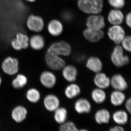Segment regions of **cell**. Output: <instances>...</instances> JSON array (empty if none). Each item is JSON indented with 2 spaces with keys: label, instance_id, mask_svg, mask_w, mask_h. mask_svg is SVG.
<instances>
[{
  "label": "cell",
  "instance_id": "cell-15",
  "mask_svg": "<svg viewBox=\"0 0 131 131\" xmlns=\"http://www.w3.org/2000/svg\"><path fill=\"white\" fill-rule=\"evenodd\" d=\"M62 75L64 79L69 82H74L78 75L77 68L72 64L65 65L62 69Z\"/></svg>",
  "mask_w": 131,
  "mask_h": 131
},
{
  "label": "cell",
  "instance_id": "cell-32",
  "mask_svg": "<svg viewBox=\"0 0 131 131\" xmlns=\"http://www.w3.org/2000/svg\"><path fill=\"white\" fill-rule=\"evenodd\" d=\"M122 48L124 50L129 52L131 51V37L130 36H125L122 39L121 43Z\"/></svg>",
  "mask_w": 131,
  "mask_h": 131
},
{
  "label": "cell",
  "instance_id": "cell-4",
  "mask_svg": "<svg viewBox=\"0 0 131 131\" xmlns=\"http://www.w3.org/2000/svg\"><path fill=\"white\" fill-rule=\"evenodd\" d=\"M29 38L30 37L25 33H17L10 41V45L12 49L16 51L26 50L29 47Z\"/></svg>",
  "mask_w": 131,
  "mask_h": 131
},
{
  "label": "cell",
  "instance_id": "cell-16",
  "mask_svg": "<svg viewBox=\"0 0 131 131\" xmlns=\"http://www.w3.org/2000/svg\"><path fill=\"white\" fill-rule=\"evenodd\" d=\"M29 44V47L32 50L38 51L44 48L46 41L40 33H35L30 37Z\"/></svg>",
  "mask_w": 131,
  "mask_h": 131
},
{
  "label": "cell",
  "instance_id": "cell-18",
  "mask_svg": "<svg viewBox=\"0 0 131 131\" xmlns=\"http://www.w3.org/2000/svg\"><path fill=\"white\" fill-rule=\"evenodd\" d=\"M93 81L97 88L101 89H106L110 86V78L103 72L96 73L94 78Z\"/></svg>",
  "mask_w": 131,
  "mask_h": 131
},
{
  "label": "cell",
  "instance_id": "cell-40",
  "mask_svg": "<svg viewBox=\"0 0 131 131\" xmlns=\"http://www.w3.org/2000/svg\"><path fill=\"white\" fill-rule=\"evenodd\" d=\"M2 78L0 74V87L1 86L2 84Z\"/></svg>",
  "mask_w": 131,
  "mask_h": 131
},
{
  "label": "cell",
  "instance_id": "cell-8",
  "mask_svg": "<svg viewBox=\"0 0 131 131\" xmlns=\"http://www.w3.org/2000/svg\"><path fill=\"white\" fill-rule=\"evenodd\" d=\"M39 80L42 86L48 89L54 88L57 82L56 75L49 71H44L42 72L39 76Z\"/></svg>",
  "mask_w": 131,
  "mask_h": 131
},
{
  "label": "cell",
  "instance_id": "cell-6",
  "mask_svg": "<svg viewBox=\"0 0 131 131\" xmlns=\"http://www.w3.org/2000/svg\"><path fill=\"white\" fill-rule=\"evenodd\" d=\"M26 26L28 30L31 32L35 33H39L45 28V22L41 16L31 14L27 19Z\"/></svg>",
  "mask_w": 131,
  "mask_h": 131
},
{
  "label": "cell",
  "instance_id": "cell-7",
  "mask_svg": "<svg viewBox=\"0 0 131 131\" xmlns=\"http://www.w3.org/2000/svg\"><path fill=\"white\" fill-rule=\"evenodd\" d=\"M108 36L109 39L116 45L120 44L125 37V32L121 25H112L108 28Z\"/></svg>",
  "mask_w": 131,
  "mask_h": 131
},
{
  "label": "cell",
  "instance_id": "cell-9",
  "mask_svg": "<svg viewBox=\"0 0 131 131\" xmlns=\"http://www.w3.org/2000/svg\"><path fill=\"white\" fill-rule=\"evenodd\" d=\"M87 28L102 30L105 26V18L102 15L99 14H91L86 20Z\"/></svg>",
  "mask_w": 131,
  "mask_h": 131
},
{
  "label": "cell",
  "instance_id": "cell-2",
  "mask_svg": "<svg viewBox=\"0 0 131 131\" xmlns=\"http://www.w3.org/2000/svg\"><path fill=\"white\" fill-rule=\"evenodd\" d=\"M46 52L59 56L68 57L71 54L72 48L68 42L60 40L53 42L50 45Z\"/></svg>",
  "mask_w": 131,
  "mask_h": 131
},
{
  "label": "cell",
  "instance_id": "cell-38",
  "mask_svg": "<svg viewBox=\"0 0 131 131\" xmlns=\"http://www.w3.org/2000/svg\"><path fill=\"white\" fill-rule=\"evenodd\" d=\"M74 131H89L88 129H78L77 128Z\"/></svg>",
  "mask_w": 131,
  "mask_h": 131
},
{
  "label": "cell",
  "instance_id": "cell-12",
  "mask_svg": "<svg viewBox=\"0 0 131 131\" xmlns=\"http://www.w3.org/2000/svg\"><path fill=\"white\" fill-rule=\"evenodd\" d=\"M110 86L114 90L124 91L127 89L128 84L124 77L120 74L113 75L110 78Z\"/></svg>",
  "mask_w": 131,
  "mask_h": 131
},
{
  "label": "cell",
  "instance_id": "cell-30",
  "mask_svg": "<svg viewBox=\"0 0 131 131\" xmlns=\"http://www.w3.org/2000/svg\"><path fill=\"white\" fill-rule=\"evenodd\" d=\"M91 14H100L103 8V0H91Z\"/></svg>",
  "mask_w": 131,
  "mask_h": 131
},
{
  "label": "cell",
  "instance_id": "cell-11",
  "mask_svg": "<svg viewBox=\"0 0 131 131\" xmlns=\"http://www.w3.org/2000/svg\"><path fill=\"white\" fill-rule=\"evenodd\" d=\"M43 104L46 110L50 112H54L60 107V101L59 98L54 94L47 95L43 100Z\"/></svg>",
  "mask_w": 131,
  "mask_h": 131
},
{
  "label": "cell",
  "instance_id": "cell-27",
  "mask_svg": "<svg viewBox=\"0 0 131 131\" xmlns=\"http://www.w3.org/2000/svg\"><path fill=\"white\" fill-rule=\"evenodd\" d=\"M91 97L95 103L98 104H102L106 100V94L104 90L96 88L92 90Z\"/></svg>",
  "mask_w": 131,
  "mask_h": 131
},
{
  "label": "cell",
  "instance_id": "cell-5",
  "mask_svg": "<svg viewBox=\"0 0 131 131\" xmlns=\"http://www.w3.org/2000/svg\"><path fill=\"white\" fill-rule=\"evenodd\" d=\"M45 60L47 67L52 70H61L66 65L65 61L61 56L47 52L45 54Z\"/></svg>",
  "mask_w": 131,
  "mask_h": 131
},
{
  "label": "cell",
  "instance_id": "cell-36",
  "mask_svg": "<svg viewBox=\"0 0 131 131\" xmlns=\"http://www.w3.org/2000/svg\"><path fill=\"white\" fill-rule=\"evenodd\" d=\"M108 131H125L122 126L119 125L111 127Z\"/></svg>",
  "mask_w": 131,
  "mask_h": 131
},
{
  "label": "cell",
  "instance_id": "cell-13",
  "mask_svg": "<svg viewBox=\"0 0 131 131\" xmlns=\"http://www.w3.org/2000/svg\"><path fill=\"white\" fill-rule=\"evenodd\" d=\"M28 114V110L25 107L18 105L12 109L11 115L12 119L15 122L21 123L26 119Z\"/></svg>",
  "mask_w": 131,
  "mask_h": 131
},
{
  "label": "cell",
  "instance_id": "cell-35",
  "mask_svg": "<svg viewBox=\"0 0 131 131\" xmlns=\"http://www.w3.org/2000/svg\"><path fill=\"white\" fill-rule=\"evenodd\" d=\"M126 24L127 26L129 27L130 28L131 27V13L129 12L125 16Z\"/></svg>",
  "mask_w": 131,
  "mask_h": 131
},
{
  "label": "cell",
  "instance_id": "cell-28",
  "mask_svg": "<svg viewBox=\"0 0 131 131\" xmlns=\"http://www.w3.org/2000/svg\"><path fill=\"white\" fill-rule=\"evenodd\" d=\"M26 97L30 103L35 104L40 101L41 94L38 90L32 88L27 90L26 93Z\"/></svg>",
  "mask_w": 131,
  "mask_h": 131
},
{
  "label": "cell",
  "instance_id": "cell-10",
  "mask_svg": "<svg viewBox=\"0 0 131 131\" xmlns=\"http://www.w3.org/2000/svg\"><path fill=\"white\" fill-rule=\"evenodd\" d=\"M45 28L49 35L53 37H57L61 35L64 30L62 23L57 19H52L50 20Z\"/></svg>",
  "mask_w": 131,
  "mask_h": 131
},
{
  "label": "cell",
  "instance_id": "cell-22",
  "mask_svg": "<svg viewBox=\"0 0 131 131\" xmlns=\"http://www.w3.org/2000/svg\"><path fill=\"white\" fill-rule=\"evenodd\" d=\"M112 118L117 125L121 126L126 125L129 119L127 112L122 110H117L114 112L112 115Z\"/></svg>",
  "mask_w": 131,
  "mask_h": 131
},
{
  "label": "cell",
  "instance_id": "cell-14",
  "mask_svg": "<svg viewBox=\"0 0 131 131\" xmlns=\"http://www.w3.org/2000/svg\"><path fill=\"white\" fill-rule=\"evenodd\" d=\"M83 36L88 41L91 43H96L103 38L104 32L102 30L87 28L83 31Z\"/></svg>",
  "mask_w": 131,
  "mask_h": 131
},
{
  "label": "cell",
  "instance_id": "cell-23",
  "mask_svg": "<svg viewBox=\"0 0 131 131\" xmlns=\"http://www.w3.org/2000/svg\"><path fill=\"white\" fill-rule=\"evenodd\" d=\"M81 88L74 83H71L64 89V95L68 99L72 100L79 96L81 93Z\"/></svg>",
  "mask_w": 131,
  "mask_h": 131
},
{
  "label": "cell",
  "instance_id": "cell-39",
  "mask_svg": "<svg viewBox=\"0 0 131 131\" xmlns=\"http://www.w3.org/2000/svg\"><path fill=\"white\" fill-rule=\"evenodd\" d=\"M27 2L30 3H33L35 2L36 0H25Z\"/></svg>",
  "mask_w": 131,
  "mask_h": 131
},
{
  "label": "cell",
  "instance_id": "cell-19",
  "mask_svg": "<svg viewBox=\"0 0 131 131\" xmlns=\"http://www.w3.org/2000/svg\"><path fill=\"white\" fill-rule=\"evenodd\" d=\"M107 19L112 25H121L124 22L125 17L120 9L114 8L108 13Z\"/></svg>",
  "mask_w": 131,
  "mask_h": 131
},
{
  "label": "cell",
  "instance_id": "cell-1",
  "mask_svg": "<svg viewBox=\"0 0 131 131\" xmlns=\"http://www.w3.org/2000/svg\"><path fill=\"white\" fill-rule=\"evenodd\" d=\"M110 59L113 64L119 68L127 65L130 61L129 57L124 54V50L119 45H117L113 49Z\"/></svg>",
  "mask_w": 131,
  "mask_h": 131
},
{
  "label": "cell",
  "instance_id": "cell-31",
  "mask_svg": "<svg viewBox=\"0 0 131 131\" xmlns=\"http://www.w3.org/2000/svg\"><path fill=\"white\" fill-rule=\"evenodd\" d=\"M77 128L74 122L67 121L60 125L58 131H74Z\"/></svg>",
  "mask_w": 131,
  "mask_h": 131
},
{
  "label": "cell",
  "instance_id": "cell-25",
  "mask_svg": "<svg viewBox=\"0 0 131 131\" xmlns=\"http://www.w3.org/2000/svg\"><path fill=\"white\" fill-rule=\"evenodd\" d=\"M54 113V120L57 124L60 125L67 121L68 111L65 107H59Z\"/></svg>",
  "mask_w": 131,
  "mask_h": 131
},
{
  "label": "cell",
  "instance_id": "cell-29",
  "mask_svg": "<svg viewBox=\"0 0 131 131\" xmlns=\"http://www.w3.org/2000/svg\"><path fill=\"white\" fill-rule=\"evenodd\" d=\"M77 6L79 9L87 14H91V0H78Z\"/></svg>",
  "mask_w": 131,
  "mask_h": 131
},
{
  "label": "cell",
  "instance_id": "cell-21",
  "mask_svg": "<svg viewBox=\"0 0 131 131\" xmlns=\"http://www.w3.org/2000/svg\"><path fill=\"white\" fill-rule=\"evenodd\" d=\"M109 111L106 108H101L97 110L94 114L95 122L99 125L108 124L111 119Z\"/></svg>",
  "mask_w": 131,
  "mask_h": 131
},
{
  "label": "cell",
  "instance_id": "cell-3",
  "mask_svg": "<svg viewBox=\"0 0 131 131\" xmlns=\"http://www.w3.org/2000/svg\"><path fill=\"white\" fill-rule=\"evenodd\" d=\"M19 62L16 58L8 56L4 59L1 63L2 70L3 73L8 75L17 74L19 70Z\"/></svg>",
  "mask_w": 131,
  "mask_h": 131
},
{
  "label": "cell",
  "instance_id": "cell-34",
  "mask_svg": "<svg viewBox=\"0 0 131 131\" xmlns=\"http://www.w3.org/2000/svg\"><path fill=\"white\" fill-rule=\"evenodd\" d=\"M125 106L127 112L130 114L131 112V98L130 97L127 99L125 102Z\"/></svg>",
  "mask_w": 131,
  "mask_h": 131
},
{
  "label": "cell",
  "instance_id": "cell-41",
  "mask_svg": "<svg viewBox=\"0 0 131 131\" xmlns=\"http://www.w3.org/2000/svg\"><path fill=\"white\" fill-rule=\"evenodd\" d=\"M3 38L1 37H0V38ZM12 39H8V38H6V40H8V41H11V40H12Z\"/></svg>",
  "mask_w": 131,
  "mask_h": 131
},
{
  "label": "cell",
  "instance_id": "cell-20",
  "mask_svg": "<svg viewBox=\"0 0 131 131\" xmlns=\"http://www.w3.org/2000/svg\"><path fill=\"white\" fill-rule=\"evenodd\" d=\"M86 67L95 73L101 72L103 64L101 59L98 57L91 56L89 58L86 63Z\"/></svg>",
  "mask_w": 131,
  "mask_h": 131
},
{
  "label": "cell",
  "instance_id": "cell-37",
  "mask_svg": "<svg viewBox=\"0 0 131 131\" xmlns=\"http://www.w3.org/2000/svg\"><path fill=\"white\" fill-rule=\"evenodd\" d=\"M62 15L63 18L65 20H70L72 18V16H71V14L70 13H68V12L64 13Z\"/></svg>",
  "mask_w": 131,
  "mask_h": 131
},
{
  "label": "cell",
  "instance_id": "cell-24",
  "mask_svg": "<svg viewBox=\"0 0 131 131\" xmlns=\"http://www.w3.org/2000/svg\"><path fill=\"white\" fill-rule=\"evenodd\" d=\"M126 95L123 91L114 90L110 95V103L114 106H119L125 102Z\"/></svg>",
  "mask_w": 131,
  "mask_h": 131
},
{
  "label": "cell",
  "instance_id": "cell-33",
  "mask_svg": "<svg viewBox=\"0 0 131 131\" xmlns=\"http://www.w3.org/2000/svg\"><path fill=\"white\" fill-rule=\"evenodd\" d=\"M109 5L114 9H121L125 5V0H107Z\"/></svg>",
  "mask_w": 131,
  "mask_h": 131
},
{
  "label": "cell",
  "instance_id": "cell-17",
  "mask_svg": "<svg viewBox=\"0 0 131 131\" xmlns=\"http://www.w3.org/2000/svg\"><path fill=\"white\" fill-rule=\"evenodd\" d=\"M74 108L75 111L79 114H88L91 112L92 106L88 100L82 98L75 102Z\"/></svg>",
  "mask_w": 131,
  "mask_h": 131
},
{
  "label": "cell",
  "instance_id": "cell-26",
  "mask_svg": "<svg viewBox=\"0 0 131 131\" xmlns=\"http://www.w3.org/2000/svg\"><path fill=\"white\" fill-rule=\"evenodd\" d=\"M28 82V78L26 75L20 73L17 74L16 76L12 80V87L15 89H21L25 86Z\"/></svg>",
  "mask_w": 131,
  "mask_h": 131
}]
</instances>
